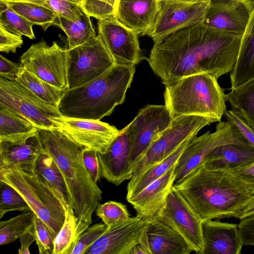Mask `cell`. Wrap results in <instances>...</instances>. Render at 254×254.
Segmentation results:
<instances>
[{
    "label": "cell",
    "mask_w": 254,
    "mask_h": 254,
    "mask_svg": "<svg viewBox=\"0 0 254 254\" xmlns=\"http://www.w3.org/2000/svg\"><path fill=\"white\" fill-rule=\"evenodd\" d=\"M241 39L202 23L154 44L146 60L165 86L198 74H209L218 79L233 69Z\"/></svg>",
    "instance_id": "obj_1"
},
{
    "label": "cell",
    "mask_w": 254,
    "mask_h": 254,
    "mask_svg": "<svg viewBox=\"0 0 254 254\" xmlns=\"http://www.w3.org/2000/svg\"><path fill=\"white\" fill-rule=\"evenodd\" d=\"M43 150L62 172L77 218L76 241L92 223V215L102 199V191L92 179L83 161L86 148L57 129L37 128Z\"/></svg>",
    "instance_id": "obj_2"
},
{
    "label": "cell",
    "mask_w": 254,
    "mask_h": 254,
    "mask_svg": "<svg viewBox=\"0 0 254 254\" xmlns=\"http://www.w3.org/2000/svg\"><path fill=\"white\" fill-rule=\"evenodd\" d=\"M174 186L202 222L233 217L238 207L252 192L228 170L209 169L201 164Z\"/></svg>",
    "instance_id": "obj_3"
},
{
    "label": "cell",
    "mask_w": 254,
    "mask_h": 254,
    "mask_svg": "<svg viewBox=\"0 0 254 254\" xmlns=\"http://www.w3.org/2000/svg\"><path fill=\"white\" fill-rule=\"evenodd\" d=\"M135 66L115 64L102 75L79 87L67 89L58 110L62 116L100 120L125 101Z\"/></svg>",
    "instance_id": "obj_4"
},
{
    "label": "cell",
    "mask_w": 254,
    "mask_h": 254,
    "mask_svg": "<svg viewBox=\"0 0 254 254\" xmlns=\"http://www.w3.org/2000/svg\"><path fill=\"white\" fill-rule=\"evenodd\" d=\"M214 76L198 74L165 86V106L173 118L195 115L221 121L227 110L225 93Z\"/></svg>",
    "instance_id": "obj_5"
},
{
    "label": "cell",
    "mask_w": 254,
    "mask_h": 254,
    "mask_svg": "<svg viewBox=\"0 0 254 254\" xmlns=\"http://www.w3.org/2000/svg\"><path fill=\"white\" fill-rule=\"evenodd\" d=\"M0 181L21 194L55 239L71 208L66 202L35 172L27 173L15 166L0 168Z\"/></svg>",
    "instance_id": "obj_6"
},
{
    "label": "cell",
    "mask_w": 254,
    "mask_h": 254,
    "mask_svg": "<svg viewBox=\"0 0 254 254\" xmlns=\"http://www.w3.org/2000/svg\"><path fill=\"white\" fill-rule=\"evenodd\" d=\"M115 64L112 56L99 34L82 44L68 50V89L90 82Z\"/></svg>",
    "instance_id": "obj_7"
},
{
    "label": "cell",
    "mask_w": 254,
    "mask_h": 254,
    "mask_svg": "<svg viewBox=\"0 0 254 254\" xmlns=\"http://www.w3.org/2000/svg\"><path fill=\"white\" fill-rule=\"evenodd\" d=\"M215 122L218 121L195 115H183L173 118L169 127L132 165V176L161 161L188 138L196 135L202 128Z\"/></svg>",
    "instance_id": "obj_8"
},
{
    "label": "cell",
    "mask_w": 254,
    "mask_h": 254,
    "mask_svg": "<svg viewBox=\"0 0 254 254\" xmlns=\"http://www.w3.org/2000/svg\"><path fill=\"white\" fill-rule=\"evenodd\" d=\"M0 105L22 115L37 128L59 129L52 120L62 116L58 107L46 103L16 80L0 77Z\"/></svg>",
    "instance_id": "obj_9"
},
{
    "label": "cell",
    "mask_w": 254,
    "mask_h": 254,
    "mask_svg": "<svg viewBox=\"0 0 254 254\" xmlns=\"http://www.w3.org/2000/svg\"><path fill=\"white\" fill-rule=\"evenodd\" d=\"M227 144L254 146L228 121L219 122L214 132L208 131L191 139L177 162L175 182L183 179L200 165L214 148Z\"/></svg>",
    "instance_id": "obj_10"
},
{
    "label": "cell",
    "mask_w": 254,
    "mask_h": 254,
    "mask_svg": "<svg viewBox=\"0 0 254 254\" xmlns=\"http://www.w3.org/2000/svg\"><path fill=\"white\" fill-rule=\"evenodd\" d=\"M20 65L48 83L68 89V50L54 41L49 46L43 40L32 44L20 57Z\"/></svg>",
    "instance_id": "obj_11"
},
{
    "label": "cell",
    "mask_w": 254,
    "mask_h": 254,
    "mask_svg": "<svg viewBox=\"0 0 254 254\" xmlns=\"http://www.w3.org/2000/svg\"><path fill=\"white\" fill-rule=\"evenodd\" d=\"M208 3L162 0L154 23L147 34L154 44L184 28L203 22Z\"/></svg>",
    "instance_id": "obj_12"
},
{
    "label": "cell",
    "mask_w": 254,
    "mask_h": 254,
    "mask_svg": "<svg viewBox=\"0 0 254 254\" xmlns=\"http://www.w3.org/2000/svg\"><path fill=\"white\" fill-rule=\"evenodd\" d=\"M156 219L177 231L186 241L193 252L202 254L203 249L202 221L174 185L168 194L164 207Z\"/></svg>",
    "instance_id": "obj_13"
},
{
    "label": "cell",
    "mask_w": 254,
    "mask_h": 254,
    "mask_svg": "<svg viewBox=\"0 0 254 254\" xmlns=\"http://www.w3.org/2000/svg\"><path fill=\"white\" fill-rule=\"evenodd\" d=\"M173 120L165 106L149 105L141 109L127 125L132 165L169 127Z\"/></svg>",
    "instance_id": "obj_14"
},
{
    "label": "cell",
    "mask_w": 254,
    "mask_h": 254,
    "mask_svg": "<svg viewBox=\"0 0 254 254\" xmlns=\"http://www.w3.org/2000/svg\"><path fill=\"white\" fill-rule=\"evenodd\" d=\"M97 27L98 34L115 64L135 66L143 60L138 35L119 21L115 15L98 20Z\"/></svg>",
    "instance_id": "obj_15"
},
{
    "label": "cell",
    "mask_w": 254,
    "mask_h": 254,
    "mask_svg": "<svg viewBox=\"0 0 254 254\" xmlns=\"http://www.w3.org/2000/svg\"><path fill=\"white\" fill-rule=\"evenodd\" d=\"M52 120L59 130L87 149L104 153L118 135L119 131L108 123L89 119L60 116Z\"/></svg>",
    "instance_id": "obj_16"
},
{
    "label": "cell",
    "mask_w": 254,
    "mask_h": 254,
    "mask_svg": "<svg viewBox=\"0 0 254 254\" xmlns=\"http://www.w3.org/2000/svg\"><path fill=\"white\" fill-rule=\"evenodd\" d=\"M254 11L253 0H211L203 23L222 33L242 37Z\"/></svg>",
    "instance_id": "obj_17"
},
{
    "label": "cell",
    "mask_w": 254,
    "mask_h": 254,
    "mask_svg": "<svg viewBox=\"0 0 254 254\" xmlns=\"http://www.w3.org/2000/svg\"><path fill=\"white\" fill-rule=\"evenodd\" d=\"M145 223V220L136 215L108 227L85 254H130L133 248L139 243Z\"/></svg>",
    "instance_id": "obj_18"
},
{
    "label": "cell",
    "mask_w": 254,
    "mask_h": 254,
    "mask_svg": "<svg viewBox=\"0 0 254 254\" xmlns=\"http://www.w3.org/2000/svg\"><path fill=\"white\" fill-rule=\"evenodd\" d=\"M130 139L127 126L119 131L105 153H98L101 176L116 186L130 179Z\"/></svg>",
    "instance_id": "obj_19"
},
{
    "label": "cell",
    "mask_w": 254,
    "mask_h": 254,
    "mask_svg": "<svg viewBox=\"0 0 254 254\" xmlns=\"http://www.w3.org/2000/svg\"><path fill=\"white\" fill-rule=\"evenodd\" d=\"M44 151L36 132L0 139V168L15 166L29 174Z\"/></svg>",
    "instance_id": "obj_20"
},
{
    "label": "cell",
    "mask_w": 254,
    "mask_h": 254,
    "mask_svg": "<svg viewBox=\"0 0 254 254\" xmlns=\"http://www.w3.org/2000/svg\"><path fill=\"white\" fill-rule=\"evenodd\" d=\"M139 244L147 254H190L193 252L177 231L156 219L146 220Z\"/></svg>",
    "instance_id": "obj_21"
},
{
    "label": "cell",
    "mask_w": 254,
    "mask_h": 254,
    "mask_svg": "<svg viewBox=\"0 0 254 254\" xmlns=\"http://www.w3.org/2000/svg\"><path fill=\"white\" fill-rule=\"evenodd\" d=\"M176 163L142 190L127 199L137 212V216L146 221L157 218L175 183Z\"/></svg>",
    "instance_id": "obj_22"
},
{
    "label": "cell",
    "mask_w": 254,
    "mask_h": 254,
    "mask_svg": "<svg viewBox=\"0 0 254 254\" xmlns=\"http://www.w3.org/2000/svg\"><path fill=\"white\" fill-rule=\"evenodd\" d=\"M202 254H240L243 245L238 224L212 219L202 222Z\"/></svg>",
    "instance_id": "obj_23"
},
{
    "label": "cell",
    "mask_w": 254,
    "mask_h": 254,
    "mask_svg": "<svg viewBox=\"0 0 254 254\" xmlns=\"http://www.w3.org/2000/svg\"><path fill=\"white\" fill-rule=\"evenodd\" d=\"M160 0H119L115 16L138 36L147 35L160 8Z\"/></svg>",
    "instance_id": "obj_24"
},
{
    "label": "cell",
    "mask_w": 254,
    "mask_h": 254,
    "mask_svg": "<svg viewBox=\"0 0 254 254\" xmlns=\"http://www.w3.org/2000/svg\"><path fill=\"white\" fill-rule=\"evenodd\" d=\"M254 162V146L227 144L214 148L201 163L209 169L229 170Z\"/></svg>",
    "instance_id": "obj_25"
},
{
    "label": "cell",
    "mask_w": 254,
    "mask_h": 254,
    "mask_svg": "<svg viewBox=\"0 0 254 254\" xmlns=\"http://www.w3.org/2000/svg\"><path fill=\"white\" fill-rule=\"evenodd\" d=\"M230 77L231 88L254 78V11L242 37L237 61Z\"/></svg>",
    "instance_id": "obj_26"
},
{
    "label": "cell",
    "mask_w": 254,
    "mask_h": 254,
    "mask_svg": "<svg viewBox=\"0 0 254 254\" xmlns=\"http://www.w3.org/2000/svg\"><path fill=\"white\" fill-rule=\"evenodd\" d=\"M195 136L196 135L188 138L163 160L149 166L137 175L132 176L127 186L126 198L128 199L142 190L173 166L191 139Z\"/></svg>",
    "instance_id": "obj_27"
},
{
    "label": "cell",
    "mask_w": 254,
    "mask_h": 254,
    "mask_svg": "<svg viewBox=\"0 0 254 254\" xmlns=\"http://www.w3.org/2000/svg\"><path fill=\"white\" fill-rule=\"evenodd\" d=\"M15 80L39 98L56 107H58L62 97L68 89L54 86L24 69L20 65Z\"/></svg>",
    "instance_id": "obj_28"
},
{
    "label": "cell",
    "mask_w": 254,
    "mask_h": 254,
    "mask_svg": "<svg viewBox=\"0 0 254 254\" xmlns=\"http://www.w3.org/2000/svg\"><path fill=\"white\" fill-rule=\"evenodd\" d=\"M90 17L84 10L80 18L75 20L58 15L56 26L60 27L67 36V50L81 45L97 35Z\"/></svg>",
    "instance_id": "obj_29"
},
{
    "label": "cell",
    "mask_w": 254,
    "mask_h": 254,
    "mask_svg": "<svg viewBox=\"0 0 254 254\" xmlns=\"http://www.w3.org/2000/svg\"><path fill=\"white\" fill-rule=\"evenodd\" d=\"M35 172L52 187L73 209L70 193L64 177L54 160L46 153L44 152L39 156L36 161Z\"/></svg>",
    "instance_id": "obj_30"
},
{
    "label": "cell",
    "mask_w": 254,
    "mask_h": 254,
    "mask_svg": "<svg viewBox=\"0 0 254 254\" xmlns=\"http://www.w3.org/2000/svg\"><path fill=\"white\" fill-rule=\"evenodd\" d=\"M225 94L226 101L254 128V78Z\"/></svg>",
    "instance_id": "obj_31"
},
{
    "label": "cell",
    "mask_w": 254,
    "mask_h": 254,
    "mask_svg": "<svg viewBox=\"0 0 254 254\" xmlns=\"http://www.w3.org/2000/svg\"><path fill=\"white\" fill-rule=\"evenodd\" d=\"M13 10L33 25L40 26L44 31L56 25L58 14L43 5L21 1H4Z\"/></svg>",
    "instance_id": "obj_32"
},
{
    "label": "cell",
    "mask_w": 254,
    "mask_h": 254,
    "mask_svg": "<svg viewBox=\"0 0 254 254\" xmlns=\"http://www.w3.org/2000/svg\"><path fill=\"white\" fill-rule=\"evenodd\" d=\"M37 127L18 112L0 105V139L34 133Z\"/></svg>",
    "instance_id": "obj_33"
},
{
    "label": "cell",
    "mask_w": 254,
    "mask_h": 254,
    "mask_svg": "<svg viewBox=\"0 0 254 254\" xmlns=\"http://www.w3.org/2000/svg\"><path fill=\"white\" fill-rule=\"evenodd\" d=\"M34 213L23 212L14 217L0 221V245L11 243L20 237L34 224Z\"/></svg>",
    "instance_id": "obj_34"
},
{
    "label": "cell",
    "mask_w": 254,
    "mask_h": 254,
    "mask_svg": "<svg viewBox=\"0 0 254 254\" xmlns=\"http://www.w3.org/2000/svg\"><path fill=\"white\" fill-rule=\"evenodd\" d=\"M33 24L13 10L4 1L0 0V27L6 31L31 39L35 38Z\"/></svg>",
    "instance_id": "obj_35"
},
{
    "label": "cell",
    "mask_w": 254,
    "mask_h": 254,
    "mask_svg": "<svg viewBox=\"0 0 254 254\" xmlns=\"http://www.w3.org/2000/svg\"><path fill=\"white\" fill-rule=\"evenodd\" d=\"M77 218L72 209H68L65 221L54 239L53 254H70L76 242Z\"/></svg>",
    "instance_id": "obj_36"
},
{
    "label": "cell",
    "mask_w": 254,
    "mask_h": 254,
    "mask_svg": "<svg viewBox=\"0 0 254 254\" xmlns=\"http://www.w3.org/2000/svg\"><path fill=\"white\" fill-rule=\"evenodd\" d=\"M12 211L27 212L31 209L26 201L13 188L0 181V218Z\"/></svg>",
    "instance_id": "obj_37"
},
{
    "label": "cell",
    "mask_w": 254,
    "mask_h": 254,
    "mask_svg": "<svg viewBox=\"0 0 254 254\" xmlns=\"http://www.w3.org/2000/svg\"><path fill=\"white\" fill-rule=\"evenodd\" d=\"M95 212L108 227L117 225L130 218L126 205L115 201L99 203Z\"/></svg>",
    "instance_id": "obj_38"
},
{
    "label": "cell",
    "mask_w": 254,
    "mask_h": 254,
    "mask_svg": "<svg viewBox=\"0 0 254 254\" xmlns=\"http://www.w3.org/2000/svg\"><path fill=\"white\" fill-rule=\"evenodd\" d=\"M84 0H47V7L59 16L71 20L78 19L84 10Z\"/></svg>",
    "instance_id": "obj_39"
},
{
    "label": "cell",
    "mask_w": 254,
    "mask_h": 254,
    "mask_svg": "<svg viewBox=\"0 0 254 254\" xmlns=\"http://www.w3.org/2000/svg\"><path fill=\"white\" fill-rule=\"evenodd\" d=\"M107 228L108 226L104 223H97L89 226L77 238L70 254H85Z\"/></svg>",
    "instance_id": "obj_40"
},
{
    "label": "cell",
    "mask_w": 254,
    "mask_h": 254,
    "mask_svg": "<svg viewBox=\"0 0 254 254\" xmlns=\"http://www.w3.org/2000/svg\"><path fill=\"white\" fill-rule=\"evenodd\" d=\"M119 0H84L83 8L91 17L97 20L115 15Z\"/></svg>",
    "instance_id": "obj_41"
},
{
    "label": "cell",
    "mask_w": 254,
    "mask_h": 254,
    "mask_svg": "<svg viewBox=\"0 0 254 254\" xmlns=\"http://www.w3.org/2000/svg\"><path fill=\"white\" fill-rule=\"evenodd\" d=\"M34 231L36 242L40 254H53L54 238L50 231L38 217L34 214Z\"/></svg>",
    "instance_id": "obj_42"
},
{
    "label": "cell",
    "mask_w": 254,
    "mask_h": 254,
    "mask_svg": "<svg viewBox=\"0 0 254 254\" xmlns=\"http://www.w3.org/2000/svg\"><path fill=\"white\" fill-rule=\"evenodd\" d=\"M224 116L241 133L246 140L254 146V128L234 110H226Z\"/></svg>",
    "instance_id": "obj_43"
},
{
    "label": "cell",
    "mask_w": 254,
    "mask_h": 254,
    "mask_svg": "<svg viewBox=\"0 0 254 254\" xmlns=\"http://www.w3.org/2000/svg\"><path fill=\"white\" fill-rule=\"evenodd\" d=\"M23 43L22 36L10 33L0 27V51L7 54L15 53Z\"/></svg>",
    "instance_id": "obj_44"
},
{
    "label": "cell",
    "mask_w": 254,
    "mask_h": 254,
    "mask_svg": "<svg viewBox=\"0 0 254 254\" xmlns=\"http://www.w3.org/2000/svg\"><path fill=\"white\" fill-rule=\"evenodd\" d=\"M83 161L92 179L97 183L102 176L98 153L93 150L86 149L83 153Z\"/></svg>",
    "instance_id": "obj_45"
},
{
    "label": "cell",
    "mask_w": 254,
    "mask_h": 254,
    "mask_svg": "<svg viewBox=\"0 0 254 254\" xmlns=\"http://www.w3.org/2000/svg\"><path fill=\"white\" fill-rule=\"evenodd\" d=\"M238 227L243 246H254V214L241 220Z\"/></svg>",
    "instance_id": "obj_46"
},
{
    "label": "cell",
    "mask_w": 254,
    "mask_h": 254,
    "mask_svg": "<svg viewBox=\"0 0 254 254\" xmlns=\"http://www.w3.org/2000/svg\"><path fill=\"white\" fill-rule=\"evenodd\" d=\"M228 171L242 181L251 191H254V162Z\"/></svg>",
    "instance_id": "obj_47"
},
{
    "label": "cell",
    "mask_w": 254,
    "mask_h": 254,
    "mask_svg": "<svg viewBox=\"0 0 254 254\" xmlns=\"http://www.w3.org/2000/svg\"><path fill=\"white\" fill-rule=\"evenodd\" d=\"M19 67L20 64L0 55V77L15 81Z\"/></svg>",
    "instance_id": "obj_48"
},
{
    "label": "cell",
    "mask_w": 254,
    "mask_h": 254,
    "mask_svg": "<svg viewBox=\"0 0 254 254\" xmlns=\"http://www.w3.org/2000/svg\"><path fill=\"white\" fill-rule=\"evenodd\" d=\"M254 214V191H252L250 196L238 207L233 217L242 220Z\"/></svg>",
    "instance_id": "obj_49"
},
{
    "label": "cell",
    "mask_w": 254,
    "mask_h": 254,
    "mask_svg": "<svg viewBox=\"0 0 254 254\" xmlns=\"http://www.w3.org/2000/svg\"><path fill=\"white\" fill-rule=\"evenodd\" d=\"M20 248L18 250V254H30L29 247L36 240L33 226L26 231L20 237Z\"/></svg>",
    "instance_id": "obj_50"
},
{
    "label": "cell",
    "mask_w": 254,
    "mask_h": 254,
    "mask_svg": "<svg viewBox=\"0 0 254 254\" xmlns=\"http://www.w3.org/2000/svg\"><path fill=\"white\" fill-rule=\"evenodd\" d=\"M130 254H147L145 250L139 243L132 249Z\"/></svg>",
    "instance_id": "obj_51"
},
{
    "label": "cell",
    "mask_w": 254,
    "mask_h": 254,
    "mask_svg": "<svg viewBox=\"0 0 254 254\" xmlns=\"http://www.w3.org/2000/svg\"><path fill=\"white\" fill-rule=\"evenodd\" d=\"M9 0L21 1H25V2L34 3L43 5L47 7V3H46L47 0Z\"/></svg>",
    "instance_id": "obj_52"
},
{
    "label": "cell",
    "mask_w": 254,
    "mask_h": 254,
    "mask_svg": "<svg viewBox=\"0 0 254 254\" xmlns=\"http://www.w3.org/2000/svg\"><path fill=\"white\" fill-rule=\"evenodd\" d=\"M179 1L192 3H209L211 0H177Z\"/></svg>",
    "instance_id": "obj_53"
},
{
    "label": "cell",
    "mask_w": 254,
    "mask_h": 254,
    "mask_svg": "<svg viewBox=\"0 0 254 254\" xmlns=\"http://www.w3.org/2000/svg\"><path fill=\"white\" fill-rule=\"evenodd\" d=\"M2 0V1H7V0Z\"/></svg>",
    "instance_id": "obj_54"
},
{
    "label": "cell",
    "mask_w": 254,
    "mask_h": 254,
    "mask_svg": "<svg viewBox=\"0 0 254 254\" xmlns=\"http://www.w3.org/2000/svg\"><path fill=\"white\" fill-rule=\"evenodd\" d=\"M253 3H254V0H253Z\"/></svg>",
    "instance_id": "obj_55"
},
{
    "label": "cell",
    "mask_w": 254,
    "mask_h": 254,
    "mask_svg": "<svg viewBox=\"0 0 254 254\" xmlns=\"http://www.w3.org/2000/svg\"><path fill=\"white\" fill-rule=\"evenodd\" d=\"M160 0L161 1V0Z\"/></svg>",
    "instance_id": "obj_56"
}]
</instances>
